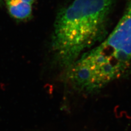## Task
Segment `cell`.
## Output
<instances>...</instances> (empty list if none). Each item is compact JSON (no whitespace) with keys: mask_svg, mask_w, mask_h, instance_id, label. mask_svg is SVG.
Wrapping results in <instances>:
<instances>
[{"mask_svg":"<svg viewBox=\"0 0 131 131\" xmlns=\"http://www.w3.org/2000/svg\"><path fill=\"white\" fill-rule=\"evenodd\" d=\"M131 70V0L113 30L66 71L75 92L89 95L122 78Z\"/></svg>","mask_w":131,"mask_h":131,"instance_id":"6da1fadb","label":"cell"},{"mask_svg":"<svg viewBox=\"0 0 131 131\" xmlns=\"http://www.w3.org/2000/svg\"><path fill=\"white\" fill-rule=\"evenodd\" d=\"M114 0H73L59 13L52 48L59 66L66 71L107 34Z\"/></svg>","mask_w":131,"mask_h":131,"instance_id":"7a4b0ae2","label":"cell"},{"mask_svg":"<svg viewBox=\"0 0 131 131\" xmlns=\"http://www.w3.org/2000/svg\"><path fill=\"white\" fill-rule=\"evenodd\" d=\"M10 14L18 19H25L31 15L32 5L21 0H6Z\"/></svg>","mask_w":131,"mask_h":131,"instance_id":"3957f363","label":"cell"},{"mask_svg":"<svg viewBox=\"0 0 131 131\" xmlns=\"http://www.w3.org/2000/svg\"><path fill=\"white\" fill-rule=\"evenodd\" d=\"M21 1L26 2H27V3H29L31 4V5H32V4L34 3L35 0H21Z\"/></svg>","mask_w":131,"mask_h":131,"instance_id":"277c9868","label":"cell"}]
</instances>
